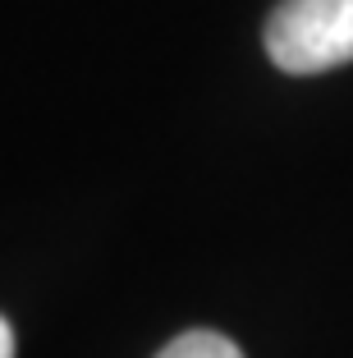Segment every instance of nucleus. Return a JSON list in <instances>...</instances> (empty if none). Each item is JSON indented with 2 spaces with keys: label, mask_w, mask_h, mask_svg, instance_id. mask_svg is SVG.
<instances>
[{
  "label": "nucleus",
  "mask_w": 353,
  "mask_h": 358,
  "mask_svg": "<svg viewBox=\"0 0 353 358\" xmlns=\"http://www.w3.org/2000/svg\"><path fill=\"white\" fill-rule=\"evenodd\" d=\"M261 42L284 74L340 69L353 60V0H280Z\"/></svg>",
  "instance_id": "1"
},
{
  "label": "nucleus",
  "mask_w": 353,
  "mask_h": 358,
  "mask_svg": "<svg viewBox=\"0 0 353 358\" xmlns=\"http://www.w3.org/2000/svg\"><path fill=\"white\" fill-rule=\"evenodd\" d=\"M0 358H14V331L5 317H0Z\"/></svg>",
  "instance_id": "3"
},
{
  "label": "nucleus",
  "mask_w": 353,
  "mask_h": 358,
  "mask_svg": "<svg viewBox=\"0 0 353 358\" xmlns=\"http://www.w3.org/2000/svg\"><path fill=\"white\" fill-rule=\"evenodd\" d=\"M156 358H243V349L234 345L229 336H220V331H184V336H175L166 349Z\"/></svg>",
  "instance_id": "2"
}]
</instances>
